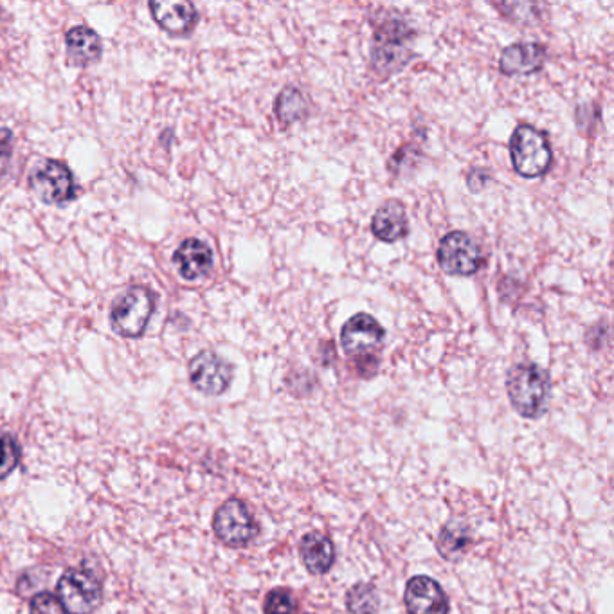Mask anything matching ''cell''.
I'll return each instance as SVG.
<instances>
[{
	"label": "cell",
	"mask_w": 614,
	"mask_h": 614,
	"mask_svg": "<svg viewBox=\"0 0 614 614\" xmlns=\"http://www.w3.org/2000/svg\"><path fill=\"white\" fill-rule=\"evenodd\" d=\"M371 231L382 242L395 244L409 233L406 208L400 200L384 202L371 220Z\"/></svg>",
	"instance_id": "9a60e30c"
},
{
	"label": "cell",
	"mask_w": 614,
	"mask_h": 614,
	"mask_svg": "<svg viewBox=\"0 0 614 614\" xmlns=\"http://www.w3.org/2000/svg\"><path fill=\"white\" fill-rule=\"evenodd\" d=\"M404 602L409 614H449V600L442 586L424 575L407 582Z\"/></svg>",
	"instance_id": "8fae6325"
},
{
	"label": "cell",
	"mask_w": 614,
	"mask_h": 614,
	"mask_svg": "<svg viewBox=\"0 0 614 614\" xmlns=\"http://www.w3.org/2000/svg\"><path fill=\"white\" fill-rule=\"evenodd\" d=\"M11 154H13V145H11L10 130H0V177L8 172V166L11 163Z\"/></svg>",
	"instance_id": "cb8c5ba5"
},
{
	"label": "cell",
	"mask_w": 614,
	"mask_h": 614,
	"mask_svg": "<svg viewBox=\"0 0 614 614\" xmlns=\"http://www.w3.org/2000/svg\"><path fill=\"white\" fill-rule=\"evenodd\" d=\"M274 110H276V116L280 119L281 125L289 127L292 123L307 116V100L296 87H285L276 98Z\"/></svg>",
	"instance_id": "d6986e66"
},
{
	"label": "cell",
	"mask_w": 614,
	"mask_h": 614,
	"mask_svg": "<svg viewBox=\"0 0 614 614\" xmlns=\"http://www.w3.org/2000/svg\"><path fill=\"white\" fill-rule=\"evenodd\" d=\"M213 528L218 539L233 548L247 546L258 535V524L254 521L251 510L244 501L235 497L227 499L226 503L218 508L213 519Z\"/></svg>",
	"instance_id": "8992f818"
},
{
	"label": "cell",
	"mask_w": 614,
	"mask_h": 614,
	"mask_svg": "<svg viewBox=\"0 0 614 614\" xmlns=\"http://www.w3.org/2000/svg\"><path fill=\"white\" fill-rule=\"evenodd\" d=\"M346 607L352 614H377L380 609V596L373 584H355L346 595Z\"/></svg>",
	"instance_id": "ffe728a7"
},
{
	"label": "cell",
	"mask_w": 614,
	"mask_h": 614,
	"mask_svg": "<svg viewBox=\"0 0 614 614\" xmlns=\"http://www.w3.org/2000/svg\"><path fill=\"white\" fill-rule=\"evenodd\" d=\"M438 265L449 276H472L483 265V253L478 244L463 231H452L438 245Z\"/></svg>",
	"instance_id": "5b68a950"
},
{
	"label": "cell",
	"mask_w": 614,
	"mask_h": 614,
	"mask_svg": "<svg viewBox=\"0 0 614 614\" xmlns=\"http://www.w3.org/2000/svg\"><path fill=\"white\" fill-rule=\"evenodd\" d=\"M31 614H65L64 605L51 593H38L29 604Z\"/></svg>",
	"instance_id": "603a6c76"
},
{
	"label": "cell",
	"mask_w": 614,
	"mask_h": 614,
	"mask_svg": "<svg viewBox=\"0 0 614 614\" xmlns=\"http://www.w3.org/2000/svg\"><path fill=\"white\" fill-rule=\"evenodd\" d=\"M488 179H490V175H488L485 170H478V168H474L472 172H469V177H467V184H469V190H483V188H485V184H487Z\"/></svg>",
	"instance_id": "d4e9b609"
},
{
	"label": "cell",
	"mask_w": 614,
	"mask_h": 614,
	"mask_svg": "<svg viewBox=\"0 0 614 614\" xmlns=\"http://www.w3.org/2000/svg\"><path fill=\"white\" fill-rule=\"evenodd\" d=\"M470 537L469 526L465 523H461L458 519L449 521L442 528V532L438 535V551L442 553V557L445 559H456L460 557L461 553H465V550L469 548Z\"/></svg>",
	"instance_id": "ac0fdd59"
},
{
	"label": "cell",
	"mask_w": 614,
	"mask_h": 614,
	"mask_svg": "<svg viewBox=\"0 0 614 614\" xmlns=\"http://www.w3.org/2000/svg\"><path fill=\"white\" fill-rule=\"evenodd\" d=\"M67 53L76 65H89L101 55V40L96 31L87 26H76L67 33Z\"/></svg>",
	"instance_id": "e0dca14e"
},
{
	"label": "cell",
	"mask_w": 614,
	"mask_h": 614,
	"mask_svg": "<svg viewBox=\"0 0 614 614\" xmlns=\"http://www.w3.org/2000/svg\"><path fill=\"white\" fill-rule=\"evenodd\" d=\"M384 328L370 314H355L344 323L341 330V346L348 355H364L375 352L384 341Z\"/></svg>",
	"instance_id": "30bf717a"
},
{
	"label": "cell",
	"mask_w": 614,
	"mask_h": 614,
	"mask_svg": "<svg viewBox=\"0 0 614 614\" xmlns=\"http://www.w3.org/2000/svg\"><path fill=\"white\" fill-rule=\"evenodd\" d=\"M546 49L539 42H519L505 47L499 58V71L506 76H526L541 71Z\"/></svg>",
	"instance_id": "7c38bea8"
},
{
	"label": "cell",
	"mask_w": 614,
	"mask_h": 614,
	"mask_svg": "<svg viewBox=\"0 0 614 614\" xmlns=\"http://www.w3.org/2000/svg\"><path fill=\"white\" fill-rule=\"evenodd\" d=\"M20 447L11 434H0V479L8 478L17 469Z\"/></svg>",
	"instance_id": "44dd1931"
},
{
	"label": "cell",
	"mask_w": 614,
	"mask_h": 614,
	"mask_svg": "<svg viewBox=\"0 0 614 614\" xmlns=\"http://www.w3.org/2000/svg\"><path fill=\"white\" fill-rule=\"evenodd\" d=\"M233 380V366L215 352H200L190 362L191 386L209 397L222 395Z\"/></svg>",
	"instance_id": "9c48e42d"
},
{
	"label": "cell",
	"mask_w": 614,
	"mask_h": 614,
	"mask_svg": "<svg viewBox=\"0 0 614 614\" xmlns=\"http://www.w3.org/2000/svg\"><path fill=\"white\" fill-rule=\"evenodd\" d=\"M299 555L303 566L312 575H325L326 571L334 566V542L330 541L325 533L308 532L299 542Z\"/></svg>",
	"instance_id": "2e32d148"
},
{
	"label": "cell",
	"mask_w": 614,
	"mask_h": 614,
	"mask_svg": "<svg viewBox=\"0 0 614 614\" xmlns=\"http://www.w3.org/2000/svg\"><path fill=\"white\" fill-rule=\"evenodd\" d=\"M154 310V294L145 287H132L116 299L110 323L121 337H139L145 332Z\"/></svg>",
	"instance_id": "3957f363"
},
{
	"label": "cell",
	"mask_w": 614,
	"mask_h": 614,
	"mask_svg": "<svg viewBox=\"0 0 614 614\" xmlns=\"http://www.w3.org/2000/svg\"><path fill=\"white\" fill-rule=\"evenodd\" d=\"M510 159L524 179H539L553 163L548 137L532 125H519L510 137Z\"/></svg>",
	"instance_id": "7a4b0ae2"
},
{
	"label": "cell",
	"mask_w": 614,
	"mask_h": 614,
	"mask_svg": "<svg viewBox=\"0 0 614 614\" xmlns=\"http://www.w3.org/2000/svg\"><path fill=\"white\" fill-rule=\"evenodd\" d=\"M56 593L69 614H91L103 600L100 580L87 569H67L58 580Z\"/></svg>",
	"instance_id": "277c9868"
},
{
	"label": "cell",
	"mask_w": 614,
	"mask_h": 614,
	"mask_svg": "<svg viewBox=\"0 0 614 614\" xmlns=\"http://www.w3.org/2000/svg\"><path fill=\"white\" fill-rule=\"evenodd\" d=\"M155 22L170 35H186L197 22V10L186 0H157L150 2Z\"/></svg>",
	"instance_id": "4fadbf2b"
},
{
	"label": "cell",
	"mask_w": 614,
	"mask_h": 614,
	"mask_svg": "<svg viewBox=\"0 0 614 614\" xmlns=\"http://www.w3.org/2000/svg\"><path fill=\"white\" fill-rule=\"evenodd\" d=\"M407 38L409 31L402 26L400 20L384 24L377 31L371 56H373V67L380 74L397 73L409 62Z\"/></svg>",
	"instance_id": "52a82bcc"
},
{
	"label": "cell",
	"mask_w": 614,
	"mask_h": 614,
	"mask_svg": "<svg viewBox=\"0 0 614 614\" xmlns=\"http://www.w3.org/2000/svg\"><path fill=\"white\" fill-rule=\"evenodd\" d=\"M307 614H310V613H307Z\"/></svg>",
	"instance_id": "484cf974"
},
{
	"label": "cell",
	"mask_w": 614,
	"mask_h": 614,
	"mask_svg": "<svg viewBox=\"0 0 614 614\" xmlns=\"http://www.w3.org/2000/svg\"><path fill=\"white\" fill-rule=\"evenodd\" d=\"M29 186L46 204H65L76 197L73 173L60 161L38 164L29 177Z\"/></svg>",
	"instance_id": "ba28073f"
},
{
	"label": "cell",
	"mask_w": 614,
	"mask_h": 614,
	"mask_svg": "<svg viewBox=\"0 0 614 614\" xmlns=\"http://www.w3.org/2000/svg\"><path fill=\"white\" fill-rule=\"evenodd\" d=\"M173 262L184 280H199L211 271L213 253L199 238H188L175 251Z\"/></svg>",
	"instance_id": "5bb4252c"
},
{
	"label": "cell",
	"mask_w": 614,
	"mask_h": 614,
	"mask_svg": "<svg viewBox=\"0 0 614 614\" xmlns=\"http://www.w3.org/2000/svg\"><path fill=\"white\" fill-rule=\"evenodd\" d=\"M265 614H296L298 602L287 589H272L263 604Z\"/></svg>",
	"instance_id": "7402d4cb"
},
{
	"label": "cell",
	"mask_w": 614,
	"mask_h": 614,
	"mask_svg": "<svg viewBox=\"0 0 614 614\" xmlns=\"http://www.w3.org/2000/svg\"><path fill=\"white\" fill-rule=\"evenodd\" d=\"M506 391L510 404L524 418H541L550 402V375L532 362L515 364L508 371Z\"/></svg>",
	"instance_id": "6da1fadb"
}]
</instances>
